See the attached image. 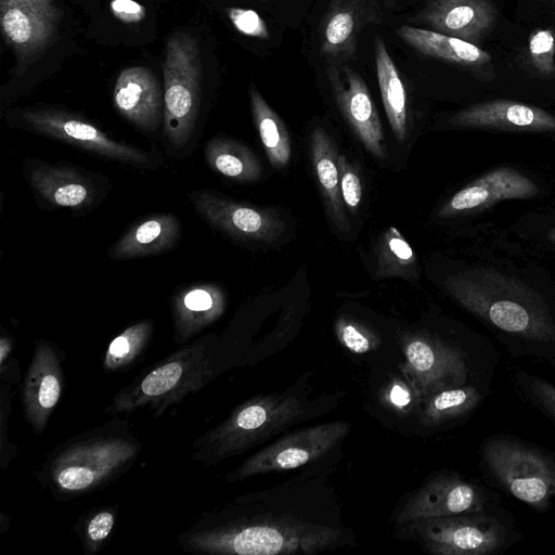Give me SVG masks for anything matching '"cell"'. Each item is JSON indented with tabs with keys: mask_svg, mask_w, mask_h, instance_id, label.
<instances>
[{
	"mask_svg": "<svg viewBox=\"0 0 555 555\" xmlns=\"http://www.w3.org/2000/svg\"><path fill=\"white\" fill-rule=\"evenodd\" d=\"M341 531L293 517L237 516L201 524L188 538L194 548L221 554H313L334 547Z\"/></svg>",
	"mask_w": 555,
	"mask_h": 555,
	"instance_id": "1",
	"label": "cell"
},
{
	"mask_svg": "<svg viewBox=\"0 0 555 555\" xmlns=\"http://www.w3.org/2000/svg\"><path fill=\"white\" fill-rule=\"evenodd\" d=\"M306 405L294 393H267L236 408L202 442L201 460L218 462L279 434L304 417Z\"/></svg>",
	"mask_w": 555,
	"mask_h": 555,
	"instance_id": "2",
	"label": "cell"
},
{
	"mask_svg": "<svg viewBox=\"0 0 555 555\" xmlns=\"http://www.w3.org/2000/svg\"><path fill=\"white\" fill-rule=\"evenodd\" d=\"M164 72V132L180 149L192 137L201 106L202 57L194 36L173 33L167 40Z\"/></svg>",
	"mask_w": 555,
	"mask_h": 555,
	"instance_id": "3",
	"label": "cell"
},
{
	"mask_svg": "<svg viewBox=\"0 0 555 555\" xmlns=\"http://www.w3.org/2000/svg\"><path fill=\"white\" fill-rule=\"evenodd\" d=\"M483 461L495 479L515 498L545 509L555 496V462L538 449L507 439L490 440Z\"/></svg>",
	"mask_w": 555,
	"mask_h": 555,
	"instance_id": "4",
	"label": "cell"
},
{
	"mask_svg": "<svg viewBox=\"0 0 555 555\" xmlns=\"http://www.w3.org/2000/svg\"><path fill=\"white\" fill-rule=\"evenodd\" d=\"M411 538L438 555H482L501 548L505 527L483 511L404 524Z\"/></svg>",
	"mask_w": 555,
	"mask_h": 555,
	"instance_id": "5",
	"label": "cell"
},
{
	"mask_svg": "<svg viewBox=\"0 0 555 555\" xmlns=\"http://www.w3.org/2000/svg\"><path fill=\"white\" fill-rule=\"evenodd\" d=\"M135 452L130 440L98 435L63 450L51 466V477L63 493H82L112 477Z\"/></svg>",
	"mask_w": 555,
	"mask_h": 555,
	"instance_id": "6",
	"label": "cell"
},
{
	"mask_svg": "<svg viewBox=\"0 0 555 555\" xmlns=\"http://www.w3.org/2000/svg\"><path fill=\"white\" fill-rule=\"evenodd\" d=\"M349 429V423L343 421L298 429L251 455L228 476L229 480L304 466L333 450Z\"/></svg>",
	"mask_w": 555,
	"mask_h": 555,
	"instance_id": "7",
	"label": "cell"
},
{
	"mask_svg": "<svg viewBox=\"0 0 555 555\" xmlns=\"http://www.w3.org/2000/svg\"><path fill=\"white\" fill-rule=\"evenodd\" d=\"M464 307L483 318L501 332L533 345L546 347L555 340V326L548 317L515 298L486 296L462 281L446 283Z\"/></svg>",
	"mask_w": 555,
	"mask_h": 555,
	"instance_id": "8",
	"label": "cell"
},
{
	"mask_svg": "<svg viewBox=\"0 0 555 555\" xmlns=\"http://www.w3.org/2000/svg\"><path fill=\"white\" fill-rule=\"evenodd\" d=\"M404 371L418 401L431 393L459 387L467 377V364L461 351L429 334L403 338Z\"/></svg>",
	"mask_w": 555,
	"mask_h": 555,
	"instance_id": "9",
	"label": "cell"
},
{
	"mask_svg": "<svg viewBox=\"0 0 555 555\" xmlns=\"http://www.w3.org/2000/svg\"><path fill=\"white\" fill-rule=\"evenodd\" d=\"M22 118L28 128L38 133L96 155L131 165H146L150 162L144 151L108 137L73 113L57 108H26Z\"/></svg>",
	"mask_w": 555,
	"mask_h": 555,
	"instance_id": "10",
	"label": "cell"
},
{
	"mask_svg": "<svg viewBox=\"0 0 555 555\" xmlns=\"http://www.w3.org/2000/svg\"><path fill=\"white\" fill-rule=\"evenodd\" d=\"M191 199L209 224L237 240L271 244L285 230L284 221L273 210L240 203L207 190L192 193Z\"/></svg>",
	"mask_w": 555,
	"mask_h": 555,
	"instance_id": "11",
	"label": "cell"
},
{
	"mask_svg": "<svg viewBox=\"0 0 555 555\" xmlns=\"http://www.w3.org/2000/svg\"><path fill=\"white\" fill-rule=\"evenodd\" d=\"M333 96L359 141L374 157L385 159L387 149L378 112L362 77L345 63L326 68Z\"/></svg>",
	"mask_w": 555,
	"mask_h": 555,
	"instance_id": "12",
	"label": "cell"
},
{
	"mask_svg": "<svg viewBox=\"0 0 555 555\" xmlns=\"http://www.w3.org/2000/svg\"><path fill=\"white\" fill-rule=\"evenodd\" d=\"M483 491L459 476L439 475L428 479L404 503L396 521L406 524L414 520L453 516L483 511Z\"/></svg>",
	"mask_w": 555,
	"mask_h": 555,
	"instance_id": "13",
	"label": "cell"
},
{
	"mask_svg": "<svg viewBox=\"0 0 555 555\" xmlns=\"http://www.w3.org/2000/svg\"><path fill=\"white\" fill-rule=\"evenodd\" d=\"M415 21L475 44L492 28L495 9L489 0H431Z\"/></svg>",
	"mask_w": 555,
	"mask_h": 555,
	"instance_id": "14",
	"label": "cell"
},
{
	"mask_svg": "<svg viewBox=\"0 0 555 555\" xmlns=\"http://www.w3.org/2000/svg\"><path fill=\"white\" fill-rule=\"evenodd\" d=\"M118 113L135 127L154 131L160 124L164 98L150 68L131 66L117 77L113 92Z\"/></svg>",
	"mask_w": 555,
	"mask_h": 555,
	"instance_id": "15",
	"label": "cell"
},
{
	"mask_svg": "<svg viewBox=\"0 0 555 555\" xmlns=\"http://www.w3.org/2000/svg\"><path fill=\"white\" fill-rule=\"evenodd\" d=\"M538 192L535 183L519 171L499 168L456 192L441 206L438 214L441 217H451L502 199L532 197Z\"/></svg>",
	"mask_w": 555,
	"mask_h": 555,
	"instance_id": "16",
	"label": "cell"
},
{
	"mask_svg": "<svg viewBox=\"0 0 555 555\" xmlns=\"http://www.w3.org/2000/svg\"><path fill=\"white\" fill-rule=\"evenodd\" d=\"M199 347L195 345L175 354L146 374L130 390L120 392L116 397L117 411L132 410L156 399H172L173 391L186 390L193 379L191 371L202 364Z\"/></svg>",
	"mask_w": 555,
	"mask_h": 555,
	"instance_id": "17",
	"label": "cell"
},
{
	"mask_svg": "<svg viewBox=\"0 0 555 555\" xmlns=\"http://www.w3.org/2000/svg\"><path fill=\"white\" fill-rule=\"evenodd\" d=\"M380 0H334L321 28V54L330 60L348 59L363 26L382 17Z\"/></svg>",
	"mask_w": 555,
	"mask_h": 555,
	"instance_id": "18",
	"label": "cell"
},
{
	"mask_svg": "<svg viewBox=\"0 0 555 555\" xmlns=\"http://www.w3.org/2000/svg\"><path fill=\"white\" fill-rule=\"evenodd\" d=\"M449 121L460 127L555 132V116L540 107L508 100L475 104Z\"/></svg>",
	"mask_w": 555,
	"mask_h": 555,
	"instance_id": "19",
	"label": "cell"
},
{
	"mask_svg": "<svg viewBox=\"0 0 555 555\" xmlns=\"http://www.w3.org/2000/svg\"><path fill=\"white\" fill-rule=\"evenodd\" d=\"M61 15H52L21 4L0 0L1 30L7 43L20 57H30L53 41Z\"/></svg>",
	"mask_w": 555,
	"mask_h": 555,
	"instance_id": "20",
	"label": "cell"
},
{
	"mask_svg": "<svg viewBox=\"0 0 555 555\" xmlns=\"http://www.w3.org/2000/svg\"><path fill=\"white\" fill-rule=\"evenodd\" d=\"M61 376L57 354L48 344H39L27 371L23 389L25 414L37 431L44 427L60 399Z\"/></svg>",
	"mask_w": 555,
	"mask_h": 555,
	"instance_id": "21",
	"label": "cell"
},
{
	"mask_svg": "<svg viewBox=\"0 0 555 555\" xmlns=\"http://www.w3.org/2000/svg\"><path fill=\"white\" fill-rule=\"evenodd\" d=\"M180 222L171 214L153 215L134 223L114 245L108 256L114 260L158 255L175 246Z\"/></svg>",
	"mask_w": 555,
	"mask_h": 555,
	"instance_id": "22",
	"label": "cell"
},
{
	"mask_svg": "<svg viewBox=\"0 0 555 555\" xmlns=\"http://www.w3.org/2000/svg\"><path fill=\"white\" fill-rule=\"evenodd\" d=\"M338 150L334 140L320 126L310 135V156L326 212L337 230L350 229L339 188Z\"/></svg>",
	"mask_w": 555,
	"mask_h": 555,
	"instance_id": "23",
	"label": "cell"
},
{
	"mask_svg": "<svg viewBox=\"0 0 555 555\" xmlns=\"http://www.w3.org/2000/svg\"><path fill=\"white\" fill-rule=\"evenodd\" d=\"M28 182L38 195L59 207L79 208L94 195L93 184L86 176L64 166L39 165L30 171Z\"/></svg>",
	"mask_w": 555,
	"mask_h": 555,
	"instance_id": "24",
	"label": "cell"
},
{
	"mask_svg": "<svg viewBox=\"0 0 555 555\" xmlns=\"http://www.w3.org/2000/svg\"><path fill=\"white\" fill-rule=\"evenodd\" d=\"M225 304L223 289L214 283L184 287L172 299L175 326L183 337L193 335L221 317Z\"/></svg>",
	"mask_w": 555,
	"mask_h": 555,
	"instance_id": "25",
	"label": "cell"
},
{
	"mask_svg": "<svg viewBox=\"0 0 555 555\" xmlns=\"http://www.w3.org/2000/svg\"><path fill=\"white\" fill-rule=\"evenodd\" d=\"M397 35L422 54L465 67H480L491 56L476 44L430 29L402 25Z\"/></svg>",
	"mask_w": 555,
	"mask_h": 555,
	"instance_id": "26",
	"label": "cell"
},
{
	"mask_svg": "<svg viewBox=\"0 0 555 555\" xmlns=\"http://www.w3.org/2000/svg\"><path fill=\"white\" fill-rule=\"evenodd\" d=\"M374 56L380 96L391 131L403 143L409 132L406 92L388 50L378 36L374 37Z\"/></svg>",
	"mask_w": 555,
	"mask_h": 555,
	"instance_id": "27",
	"label": "cell"
},
{
	"mask_svg": "<svg viewBox=\"0 0 555 555\" xmlns=\"http://www.w3.org/2000/svg\"><path fill=\"white\" fill-rule=\"evenodd\" d=\"M204 154L209 167L229 179L254 182L262 176L259 158L240 141L215 137L206 143Z\"/></svg>",
	"mask_w": 555,
	"mask_h": 555,
	"instance_id": "28",
	"label": "cell"
},
{
	"mask_svg": "<svg viewBox=\"0 0 555 555\" xmlns=\"http://www.w3.org/2000/svg\"><path fill=\"white\" fill-rule=\"evenodd\" d=\"M249 101L253 118L271 166L276 169L285 168L292 156V142L283 120L253 83L249 88Z\"/></svg>",
	"mask_w": 555,
	"mask_h": 555,
	"instance_id": "29",
	"label": "cell"
},
{
	"mask_svg": "<svg viewBox=\"0 0 555 555\" xmlns=\"http://www.w3.org/2000/svg\"><path fill=\"white\" fill-rule=\"evenodd\" d=\"M481 399L482 395L472 385L436 391L422 401L420 422L425 426L441 425L466 415Z\"/></svg>",
	"mask_w": 555,
	"mask_h": 555,
	"instance_id": "30",
	"label": "cell"
},
{
	"mask_svg": "<svg viewBox=\"0 0 555 555\" xmlns=\"http://www.w3.org/2000/svg\"><path fill=\"white\" fill-rule=\"evenodd\" d=\"M376 258L378 278L411 279L416 274L415 253L395 227L386 229L379 237Z\"/></svg>",
	"mask_w": 555,
	"mask_h": 555,
	"instance_id": "31",
	"label": "cell"
},
{
	"mask_svg": "<svg viewBox=\"0 0 555 555\" xmlns=\"http://www.w3.org/2000/svg\"><path fill=\"white\" fill-rule=\"evenodd\" d=\"M152 323L143 321L128 327L109 345L105 364L112 369L129 363L147 341Z\"/></svg>",
	"mask_w": 555,
	"mask_h": 555,
	"instance_id": "32",
	"label": "cell"
},
{
	"mask_svg": "<svg viewBox=\"0 0 555 555\" xmlns=\"http://www.w3.org/2000/svg\"><path fill=\"white\" fill-rule=\"evenodd\" d=\"M335 333L341 345L356 353H365L377 344V337L371 330L349 318L337 319Z\"/></svg>",
	"mask_w": 555,
	"mask_h": 555,
	"instance_id": "33",
	"label": "cell"
},
{
	"mask_svg": "<svg viewBox=\"0 0 555 555\" xmlns=\"http://www.w3.org/2000/svg\"><path fill=\"white\" fill-rule=\"evenodd\" d=\"M337 165L344 205L354 215L362 202L363 189L361 178L358 170L344 154H338Z\"/></svg>",
	"mask_w": 555,
	"mask_h": 555,
	"instance_id": "34",
	"label": "cell"
},
{
	"mask_svg": "<svg viewBox=\"0 0 555 555\" xmlns=\"http://www.w3.org/2000/svg\"><path fill=\"white\" fill-rule=\"evenodd\" d=\"M529 54L534 67L542 74L555 72V39L551 30L539 29L529 38Z\"/></svg>",
	"mask_w": 555,
	"mask_h": 555,
	"instance_id": "35",
	"label": "cell"
},
{
	"mask_svg": "<svg viewBox=\"0 0 555 555\" xmlns=\"http://www.w3.org/2000/svg\"><path fill=\"white\" fill-rule=\"evenodd\" d=\"M227 14L240 33L260 39L269 38L268 26L257 12L249 9L229 8Z\"/></svg>",
	"mask_w": 555,
	"mask_h": 555,
	"instance_id": "36",
	"label": "cell"
},
{
	"mask_svg": "<svg viewBox=\"0 0 555 555\" xmlns=\"http://www.w3.org/2000/svg\"><path fill=\"white\" fill-rule=\"evenodd\" d=\"M525 386L531 400L555 420V385L535 376H526Z\"/></svg>",
	"mask_w": 555,
	"mask_h": 555,
	"instance_id": "37",
	"label": "cell"
},
{
	"mask_svg": "<svg viewBox=\"0 0 555 555\" xmlns=\"http://www.w3.org/2000/svg\"><path fill=\"white\" fill-rule=\"evenodd\" d=\"M109 8L113 15L124 23H139L146 15L145 8L134 0H112Z\"/></svg>",
	"mask_w": 555,
	"mask_h": 555,
	"instance_id": "38",
	"label": "cell"
},
{
	"mask_svg": "<svg viewBox=\"0 0 555 555\" xmlns=\"http://www.w3.org/2000/svg\"><path fill=\"white\" fill-rule=\"evenodd\" d=\"M114 525V516L111 512L103 511L92 517L87 527V535L92 542L104 540Z\"/></svg>",
	"mask_w": 555,
	"mask_h": 555,
	"instance_id": "39",
	"label": "cell"
},
{
	"mask_svg": "<svg viewBox=\"0 0 555 555\" xmlns=\"http://www.w3.org/2000/svg\"><path fill=\"white\" fill-rule=\"evenodd\" d=\"M388 401L397 409H403L411 403V391L400 382L390 385L388 389Z\"/></svg>",
	"mask_w": 555,
	"mask_h": 555,
	"instance_id": "40",
	"label": "cell"
},
{
	"mask_svg": "<svg viewBox=\"0 0 555 555\" xmlns=\"http://www.w3.org/2000/svg\"><path fill=\"white\" fill-rule=\"evenodd\" d=\"M16 2L52 15H62L53 0H15Z\"/></svg>",
	"mask_w": 555,
	"mask_h": 555,
	"instance_id": "41",
	"label": "cell"
},
{
	"mask_svg": "<svg viewBox=\"0 0 555 555\" xmlns=\"http://www.w3.org/2000/svg\"><path fill=\"white\" fill-rule=\"evenodd\" d=\"M550 238L553 243H555V229L550 232Z\"/></svg>",
	"mask_w": 555,
	"mask_h": 555,
	"instance_id": "42",
	"label": "cell"
},
{
	"mask_svg": "<svg viewBox=\"0 0 555 555\" xmlns=\"http://www.w3.org/2000/svg\"><path fill=\"white\" fill-rule=\"evenodd\" d=\"M259 1H261V2H267V1H269V0H259Z\"/></svg>",
	"mask_w": 555,
	"mask_h": 555,
	"instance_id": "43",
	"label": "cell"
}]
</instances>
